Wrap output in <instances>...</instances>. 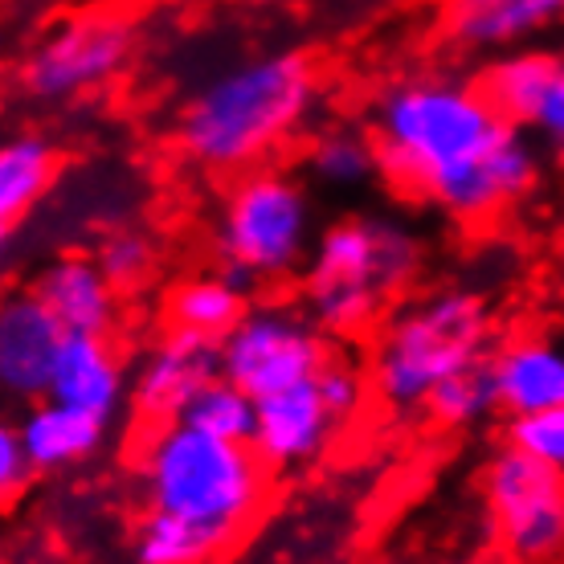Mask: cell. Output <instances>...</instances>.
I'll return each instance as SVG.
<instances>
[{
  "mask_svg": "<svg viewBox=\"0 0 564 564\" xmlns=\"http://www.w3.org/2000/svg\"><path fill=\"white\" fill-rule=\"evenodd\" d=\"M564 25V0H491L482 9L454 13L451 29L475 50H516L528 37Z\"/></svg>",
  "mask_w": 564,
  "mask_h": 564,
  "instance_id": "obj_18",
  "label": "cell"
},
{
  "mask_svg": "<svg viewBox=\"0 0 564 564\" xmlns=\"http://www.w3.org/2000/svg\"><path fill=\"white\" fill-rule=\"evenodd\" d=\"M270 470L250 442L205 434L188 422L152 425L135 446L143 508L169 511L238 544L270 503Z\"/></svg>",
  "mask_w": 564,
  "mask_h": 564,
  "instance_id": "obj_3",
  "label": "cell"
},
{
  "mask_svg": "<svg viewBox=\"0 0 564 564\" xmlns=\"http://www.w3.org/2000/svg\"><path fill=\"white\" fill-rule=\"evenodd\" d=\"M181 422L197 425L205 434L229 437V442H250L258 425V401L234 381L217 377L209 389H200V397L184 410Z\"/></svg>",
  "mask_w": 564,
  "mask_h": 564,
  "instance_id": "obj_24",
  "label": "cell"
},
{
  "mask_svg": "<svg viewBox=\"0 0 564 564\" xmlns=\"http://www.w3.org/2000/svg\"><path fill=\"white\" fill-rule=\"evenodd\" d=\"M482 511L499 552L516 564L564 561V475L503 442L482 463Z\"/></svg>",
  "mask_w": 564,
  "mask_h": 564,
  "instance_id": "obj_8",
  "label": "cell"
},
{
  "mask_svg": "<svg viewBox=\"0 0 564 564\" xmlns=\"http://www.w3.org/2000/svg\"><path fill=\"white\" fill-rule=\"evenodd\" d=\"M234 549L226 536L209 528L169 516V511L143 508L135 532H131V556L135 564H217Z\"/></svg>",
  "mask_w": 564,
  "mask_h": 564,
  "instance_id": "obj_21",
  "label": "cell"
},
{
  "mask_svg": "<svg viewBox=\"0 0 564 564\" xmlns=\"http://www.w3.org/2000/svg\"><path fill=\"white\" fill-rule=\"evenodd\" d=\"M495 339L491 303L479 291L446 286L397 307L368 356L372 397L393 413H425L437 384L487 365Z\"/></svg>",
  "mask_w": 564,
  "mask_h": 564,
  "instance_id": "obj_5",
  "label": "cell"
},
{
  "mask_svg": "<svg viewBox=\"0 0 564 564\" xmlns=\"http://www.w3.org/2000/svg\"><path fill=\"white\" fill-rule=\"evenodd\" d=\"M221 377V344L197 332L164 327L131 368V410L148 425L181 422L184 410Z\"/></svg>",
  "mask_w": 564,
  "mask_h": 564,
  "instance_id": "obj_10",
  "label": "cell"
},
{
  "mask_svg": "<svg viewBox=\"0 0 564 564\" xmlns=\"http://www.w3.org/2000/svg\"><path fill=\"white\" fill-rule=\"evenodd\" d=\"M57 181V148L45 135H13L0 148V221L17 229Z\"/></svg>",
  "mask_w": 564,
  "mask_h": 564,
  "instance_id": "obj_19",
  "label": "cell"
},
{
  "mask_svg": "<svg viewBox=\"0 0 564 564\" xmlns=\"http://www.w3.org/2000/svg\"><path fill=\"white\" fill-rule=\"evenodd\" d=\"M368 123L384 181L463 226L508 213L540 176L532 140L479 83L451 74L401 78L377 95Z\"/></svg>",
  "mask_w": 564,
  "mask_h": 564,
  "instance_id": "obj_1",
  "label": "cell"
},
{
  "mask_svg": "<svg viewBox=\"0 0 564 564\" xmlns=\"http://www.w3.org/2000/svg\"><path fill=\"white\" fill-rule=\"evenodd\" d=\"M33 475V463H29L25 446H21V434L17 425H4L0 430V491L17 495Z\"/></svg>",
  "mask_w": 564,
  "mask_h": 564,
  "instance_id": "obj_29",
  "label": "cell"
},
{
  "mask_svg": "<svg viewBox=\"0 0 564 564\" xmlns=\"http://www.w3.org/2000/svg\"><path fill=\"white\" fill-rule=\"evenodd\" d=\"M332 360L327 332L291 303H254L221 339V377L262 401L315 381Z\"/></svg>",
  "mask_w": 564,
  "mask_h": 564,
  "instance_id": "obj_9",
  "label": "cell"
},
{
  "mask_svg": "<svg viewBox=\"0 0 564 564\" xmlns=\"http://www.w3.org/2000/svg\"><path fill=\"white\" fill-rule=\"evenodd\" d=\"M303 164H307L311 181L324 184V188H336V193L365 188L381 172L372 135H360V131L348 128H332L324 135H315L307 155H303Z\"/></svg>",
  "mask_w": 564,
  "mask_h": 564,
  "instance_id": "obj_22",
  "label": "cell"
},
{
  "mask_svg": "<svg viewBox=\"0 0 564 564\" xmlns=\"http://www.w3.org/2000/svg\"><path fill=\"white\" fill-rule=\"evenodd\" d=\"M29 291L54 311L66 336H107L119 319V286L107 279L99 258H54Z\"/></svg>",
  "mask_w": 564,
  "mask_h": 564,
  "instance_id": "obj_15",
  "label": "cell"
},
{
  "mask_svg": "<svg viewBox=\"0 0 564 564\" xmlns=\"http://www.w3.org/2000/svg\"><path fill=\"white\" fill-rule=\"evenodd\" d=\"M442 564H487V561H479V556H451V561H442Z\"/></svg>",
  "mask_w": 564,
  "mask_h": 564,
  "instance_id": "obj_31",
  "label": "cell"
},
{
  "mask_svg": "<svg viewBox=\"0 0 564 564\" xmlns=\"http://www.w3.org/2000/svg\"><path fill=\"white\" fill-rule=\"evenodd\" d=\"M482 4H491V0H451L454 13H463V9H482Z\"/></svg>",
  "mask_w": 564,
  "mask_h": 564,
  "instance_id": "obj_30",
  "label": "cell"
},
{
  "mask_svg": "<svg viewBox=\"0 0 564 564\" xmlns=\"http://www.w3.org/2000/svg\"><path fill=\"white\" fill-rule=\"evenodd\" d=\"M319 102V70L303 50L246 57L213 74L176 115L184 160L217 176H241L270 164L307 128Z\"/></svg>",
  "mask_w": 564,
  "mask_h": 564,
  "instance_id": "obj_2",
  "label": "cell"
},
{
  "mask_svg": "<svg viewBox=\"0 0 564 564\" xmlns=\"http://www.w3.org/2000/svg\"><path fill=\"white\" fill-rule=\"evenodd\" d=\"M135 54V25L115 9H86L62 17L29 45L17 86L33 102H74L95 95L128 70Z\"/></svg>",
  "mask_w": 564,
  "mask_h": 564,
  "instance_id": "obj_7",
  "label": "cell"
},
{
  "mask_svg": "<svg viewBox=\"0 0 564 564\" xmlns=\"http://www.w3.org/2000/svg\"><path fill=\"white\" fill-rule=\"evenodd\" d=\"M45 397L111 422L131 401V372L107 336H66Z\"/></svg>",
  "mask_w": 564,
  "mask_h": 564,
  "instance_id": "obj_14",
  "label": "cell"
},
{
  "mask_svg": "<svg viewBox=\"0 0 564 564\" xmlns=\"http://www.w3.org/2000/svg\"><path fill=\"white\" fill-rule=\"evenodd\" d=\"M499 410V393H495L491 368L475 365L463 368L458 377H451L446 384H437V393L425 401V417L442 430H475L487 417H495Z\"/></svg>",
  "mask_w": 564,
  "mask_h": 564,
  "instance_id": "obj_23",
  "label": "cell"
},
{
  "mask_svg": "<svg viewBox=\"0 0 564 564\" xmlns=\"http://www.w3.org/2000/svg\"><path fill=\"white\" fill-rule=\"evenodd\" d=\"M499 410L508 417L544 413L564 405V344L544 332H520V336L495 344L487 356Z\"/></svg>",
  "mask_w": 564,
  "mask_h": 564,
  "instance_id": "obj_13",
  "label": "cell"
},
{
  "mask_svg": "<svg viewBox=\"0 0 564 564\" xmlns=\"http://www.w3.org/2000/svg\"><path fill=\"white\" fill-rule=\"evenodd\" d=\"M213 246L226 270L241 279H291L315 250V205L307 184L279 164L241 172L221 200Z\"/></svg>",
  "mask_w": 564,
  "mask_h": 564,
  "instance_id": "obj_6",
  "label": "cell"
},
{
  "mask_svg": "<svg viewBox=\"0 0 564 564\" xmlns=\"http://www.w3.org/2000/svg\"><path fill=\"white\" fill-rule=\"evenodd\" d=\"M528 131H536V140H544V148L564 164V62L556 66V74H552L544 99L536 102Z\"/></svg>",
  "mask_w": 564,
  "mask_h": 564,
  "instance_id": "obj_28",
  "label": "cell"
},
{
  "mask_svg": "<svg viewBox=\"0 0 564 564\" xmlns=\"http://www.w3.org/2000/svg\"><path fill=\"white\" fill-rule=\"evenodd\" d=\"M503 434L516 451L532 454L544 466L564 475V405L544 413H523V417H508Z\"/></svg>",
  "mask_w": 564,
  "mask_h": 564,
  "instance_id": "obj_26",
  "label": "cell"
},
{
  "mask_svg": "<svg viewBox=\"0 0 564 564\" xmlns=\"http://www.w3.org/2000/svg\"><path fill=\"white\" fill-rule=\"evenodd\" d=\"M336 434L339 422L319 397V384L307 381L258 401V425L250 446L274 475H286V470L315 463Z\"/></svg>",
  "mask_w": 564,
  "mask_h": 564,
  "instance_id": "obj_12",
  "label": "cell"
},
{
  "mask_svg": "<svg viewBox=\"0 0 564 564\" xmlns=\"http://www.w3.org/2000/svg\"><path fill=\"white\" fill-rule=\"evenodd\" d=\"M66 327L54 319L33 291L9 295L0 307V389L9 401H42L50 393V372L62 352Z\"/></svg>",
  "mask_w": 564,
  "mask_h": 564,
  "instance_id": "obj_11",
  "label": "cell"
},
{
  "mask_svg": "<svg viewBox=\"0 0 564 564\" xmlns=\"http://www.w3.org/2000/svg\"><path fill=\"white\" fill-rule=\"evenodd\" d=\"M315 384H319V397L327 401V410H332V417L339 425L356 422V413L365 410L368 393H372V381H368L365 368L352 365V360H339V356L327 360V368L315 377Z\"/></svg>",
  "mask_w": 564,
  "mask_h": 564,
  "instance_id": "obj_27",
  "label": "cell"
},
{
  "mask_svg": "<svg viewBox=\"0 0 564 564\" xmlns=\"http://www.w3.org/2000/svg\"><path fill=\"white\" fill-rule=\"evenodd\" d=\"M417 270V229L393 213H352L319 229L303 274V307L327 336H356L381 319Z\"/></svg>",
  "mask_w": 564,
  "mask_h": 564,
  "instance_id": "obj_4",
  "label": "cell"
},
{
  "mask_svg": "<svg viewBox=\"0 0 564 564\" xmlns=\"http://www.w3.org/2000/svg\"><path fill=\"white\" fill-rule=\"evenodd\" d=\"M561 62L564 57H556L552 50L516 45V50L499 54L491 66L482 70L479 86L487 90V99L508 115L511 123L528 128V123H532V111H536V102L544 99V90H549L552 74H556Z\"/></svg>",
  "mask_w": 564,
  "mask_h": 564,
  "instance_id": "obj_20",
  "label": "cell"
},
{
  "mask_svg": "<svg viewBox=\"0 0 564 564\" xmlns=\"http://www.w3.org/2000/svg\"><path fill=\"white\" fill-rule=\"evenodd\" d=\"M95 258H99V267L107 270V279H111L119 291L143 286V282L155 274V262H160L155 241L148 238V234H140V229H119V234H111V238L99 246Z\"/></svg>",
  "mask_w": 564,
  "mask_h": 564,
  "instance_id": "obj_25",
  "label": "cell"
},
{
  "mask_svg": "<svg viewBox=\"0 0 564 564\" xmlns=\"http://www.w3.org/2000/svg\"><path fill=\"white\" fill-rule=\"evenodd\" d=\"M17 434H21L33 470L54 475V470H70V466L95 458L107 442V422L86 410L62 405L54 397H42V401L25 405Z\"/></svg>",
  "mask_w": 564,
  "mask_h": 564,
  "instance_id": "obj_16",
  "label": "cell"
},
{
  "mask_svg": "<svg viewBox=\"0 0 564 564\" xmlns=\"http://www.w3.org/2000/svg\"><path fill=\"white\" fill-rule=\"evenodd\" d=\"M250 286L254 282L234 274V270L181 279L164 299V324L181 327V332H197V336H209L221 344L246 319V311L254 307Z\"/></svg>",
  "mask_w": 564,
  "mask_h": 564,
  "instance_id": "obj_17",
  "label": "cell"
}]
</instances>
